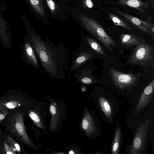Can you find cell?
Masks as SVG:
<instances>
[{
	"instance_id": "cell-1",
	"label": "cell",
	"mask_w": 154,
	"mask_h": 154,
	"mask_svg": "<svg viewBox=\"0 0 154 154\" xmlns=\"http://www.w3.org/2000/svg\"><path fill=\"white\" fill-rule=\"evenodd\" d=\"M29 39L39 61L48 77L53 81L64 79L69 69L72 52L63 44L56 46L48 37L45 41L35 32L31 33Z\"/></svg>"
},
{
	"instance_id": "cell-2",
	"label": "cell",
	"mask_w": 154,
	"mask_h": 154,
	"mask_svg": "<svg viewBox=\"0 0 154 154\" xmlns=\"http://www.w3.org/2000/svg\"><path fill=\"white\" fill-rule=\"evenodd\" d=\"M99 114L106 125L112 123L119 112L120 104L113 95L92 93L90 96Z\"/></svg>"
},
{
	"instance_id": "cell-3",
	"label": "cell",
	"mask_w": 154,
	"mask_h": 154,
	"mask_svg": "<svg viewBox=\"0 0 154 154\" xmlns=\"http://www.w3.org/2000/svg\"><path fill=\"white\" fill-rule=\"evenodd\" d=\"M152 125L149 119L141 121L133 132L130 145L126 147L127 154H146L152 136Z\"/></svg>"
},
{
	"instance_id": "cell-4",
	"label": "cell",
	"mask_w": 154,
	"mask_h": 154,
	"mask_svg": "<svg viewBox=\"0 0 154 154\" xmlns=\"http://www.w3.org/2000/svg\"><path fill=\"white\" fill-rule=\"evenodd\" d=\"M80 20L85 29L99 40L110 51L115 48L116 43L102 26L94 19L82 15Z\"/></svg>"
},
{
	"instance_id": "cell-5",
	"label": "cell",
	"mask_w": 154,
	"mask_h": 154,
	"mask_svg": "<svg viewBox=\"0 0 154 154\" xmlns=\"http://www.w3.org/2000/svg\"><path fill=\"white\" fill-rule=\"evenodd\" d=\"M81 126L88 138L94 139L101 134L102 125L99 116L87 105L84 110Z\"/></svg>"
},
{
	"instance_id": "cell-6",
	"label": "cell",
	"mask_w": 154,
	"mask_h": 154,
	"mask_svg": "<svg viewBox=\"0 0 154 154\" xmlns=\"http://www.w3.org/2000/svg\"><path fill=\"white\" fill-rule=\"evenodd\" d=\"M48 97L51 115L49 130L54 133L59 131L63 126V122L66 118L67 107L63 101Z\"/></svg>"
},
{
	"instance_id": "cell-7",
	"label": "cell",
	"mask_w": 154,
	"mask_h": 154,
	"mask_svg": "<svg viewBox=\"0 0 154 154\" xmlns=\"http://www.w3.org/2000/svg\"><path fill=\"white\" fill-rule=\"evenodd\" d=\"M154 94V80L151 81L145 88L138 100L136 103L132 105V107L130 113L127 114L132 118H135L139 116L140 113L143 111L150 103L152 99Z\"/></svg>"
},
{
	"instance_id": "cell-8",
	"label": "cell",
	"mask_w": 154,
	"mask_h": 154,
	"mask_svg": "<svg viewBox=\"0 0 154 154\" xmlns=\"http://www.w3.org/2000/svg\"><path fill=\"white\" fill-rule=\"evenodd\" d=\"M72 58L67 77L69 82L72 72L83 64L89 61L93 57V55L85 46L80 44L75 51L72 52Z\"/></svg>"
},
{
	"instance_id": "cell-9",
	"label": "cell",
	"mask_w": 154,
	"mask_h": 154,
	"mask_svg": "<svg viewBox=\"0 0 154 154\" xmlns=\"http://www.w3.org/2000/svg\"><path fill=\"white\" fill-rule=\"evenodd\" d=\"M109 72L115 86L122 91L128 90L135 85L138 80V78L132 73H123L114 69H110Z\"/></svg>"
},
{
	"instance_id": "cell-10",
	"label": "cell",
	"mask_w": 154,
	"mask_h": 154,
	"mask_svg": "<svg viewBox=\"0 0 154 154\" xmlns=\"http://www.w3.org/2000/svg\"><path fill=\"white\" fill-rule=\"evenodd\" d=\"M153 56V51L151 47L145 43L137 45L129 60L132 64L143 65L151 60Z\"/></svg>"
},
{
	"instance_id": "cell-11",
	"label": "cell",
	"mask_w": 154,
	"mask_h": 154,
	"mask_svg": "<svg viewBox=\"0 0 154 154\" xmlns=\"http://www.w3.org/2000/svg\"><path fill=\"white\" fill-rule=\"evenodd\" d=\"M117 12L126 20L140 30L152 36L154 33V25L151 21L143 20L133 15L117 10Z\"/></svg>"
},
{
	"instance_id": "cell-12",
	"label": "cell",
	"mask_w": 154,
	"mask_h": 154,
	"mask_svg": "<svg viewBox=\"0 0 154 154\" xmlns=\"http://www.w3.org/2000/svg\"><path fill=\"white\" fill-rule=\"evenodd\" d=\"M83 64L75 70L74 76L82 85H88L96 82L92 75V70L87 65V62Z\"/></svg>"
},
{
	"instance_id": "cell-13",
	"label": "cell",
	"mask_w": 154,
	"mask_h": 154,
	"mask_svg": "<svg viewBox=\"0 0 154 154\" xmlns=\"http://www.w3.org/2000/svg\"><path fill=\"white\" fill-rule=\"evenodd\" d=\"M118 3L135 9L141 13L145 14L147 20L151 21L149 6L147 2L141 0H118Z\"/></svg>"
},
{
	"instance_id": "cell-14",
	"label": "cell",
	"mask_w": 154,
	"mask_h": 154,
	"mask_svg": "<svg viewBox=\"0 0 154 154\" xmlns=\"http://www.w3.org/2000/svg\"><path fill=\"white\" fill-rule=\"evenodd\" d=\"M14 128L17 134L21 137L24 142L30 146H33L32 141L26 131L23 120V116L21 114H17L15 117Z\"/></svg>"
},
{
	"instance_id": "cell-15",
	"label": "cell",
	"mask_w": 154,
	"mask_h": 154,
	"mask_svg": "<svg viewBox=\"0 0 154 154\" xmlns=\"http://www.w3.org/2000/svg\"><path fill=\"white\" fill-rule=\"evenodd\" d=\"M114 136L111 146L112 154H119L124 137L120 123L117 119L116 122Z\"/></svg>"
},
{
	"instance_id": "cell-16",
	"label": "cell",
	"mask_w": 154,
	"mask_h": 154,
	"mask_svg": "<svg viewBox=\"0 0 154 154\" xmlns=\"http://www.w3.org/2000/svg\"><path fill=\"white\" fill-rule=\"evenodd\" d=\"M119 39L121 45L125 47L138 45L146 43L144 39L132 33H122L120 35Z\"/></svg>"
},
{
	"instance_id": "cell-17",
	"label": "cell",
	"mask_w": 154,
	"mask_h": 154,
	"mask_svg": "<svg viewBox=\"0 0 154 154\" xmlns=\"http://www.w3.org/2000/svg\"><path fill=\"white\" fill-rule=\"evenodd\" d=\"M42 106L38 105L35 108L30 110L29 116L34 123L37 127L42 129L46 128L45 120V112L43 111Z\"/></svg>"
},
{
	"instance_id": "cell-18",
	"label": "cell",
	"mask_w": 154,
	"mask_h": 154,
	"mask_svg": "<svg viewBox=\"0 0 154 154\" xmlns=\"http://www.w3.org/2000/svg\"><path fill=\"white\" fill-rule=\"evenodd\" d=\"M25 49L28 62L36 69L40 73H43V71L40 66L38 57L30 43L28 41L26 42L25 45Z\"/></svg>"
},
{
	"instance_id": "cell-19",
	"label": "cell",
	"mask_w": 154,
	"mask_h": 154,
	"mask_svg": "<svg viewBox=\"0 0 154 154\" xmlns=\"http://www.w3.org/2000/svg\"><path fill=\"white\" fill-rule=\"evenodd\" d=\"M81 44L88 45L95 52L103 55L106 54L101 46L95 40L88 36L82 33Z\"/></svg>"
},
{
	"instance_id": "cell-20",
	"label": "cell",
	"mask_w": 154,
	"mask_h": 154,
	"mask_svg": "<svg viewBox=\"0 0 154 154\" xmlns=\"http://www.w3.org/2000/svg\"><path fill=\"white\" fill-rule=\"evenodd\" d=\"M109 18L116 26H119L127 30H132L134 27L128 23L125 19L111 13H108Z\"/></svg>"
},
{
	"instance_id": "cell-21",
	"label": "cell",
	"mask_w": 154,
	"mask_h": 154,
	"mask_svg": "<svg viewBox=\"0 0 154 154\" xmlns=\"http://www.w3.org/2000/svg\"><path fill=\"white\" fill-rule=\"evenodd\" d=\"M35 10L42 16H44V11L41 0H29Z\"/></svg>"
},
{
	"instance_id": "cell-22",
	"label": "cell",
	"mask_w": 154,
	"mask_h": 154,
	"mask_svg": "<svg viewBox=\"0 0 154 154\" xmlns=\"http://www.w3.org/2000/svg\"><path fill=\"white\" fill-rule=\"evenodd\" d=\"M8 137V141L13 150L15 152L17 151L18 153L20 152V149L19 145L16 143L10 136Z\"/></svg>"
},
{
	"instance_id": "cell-23",
	"label": "cell",
	"mask_w": 154,
	"mask_h": 154,
	"mask_svg": "<svg viewBox=\"0 0 154 154\" xmlns=\"http://www.w3.org/2000/svg\"><path fill=\"white\" fill-rule=\"evenodd\" d=\"M46 1L51 12L54 13L56 8L54 2L52 0H46Z\"/></svg>"
},
{
	"instance_id": "cell-24",
	"label": "cell",
	"mask_w": 154,
	"mask_h": 154,
	"mask_svg": "<svg viewBox=\"0 0 154 154\" xmlns=\"http://www.w3.org/2000/svg\"><path fill=\"white\" fill-rule=\"evenodd\" d=\"M83 5L85 8H91L94 6L93 3L91 0H83Z\"/></svg>"
},
{
	"instance_id": "cell-25",
	"label": "cell",
	"mask_w": 154,
	"mask_h": 154,
	"mask_svg": "<svg viewBox=\"0 0 154 154\" xmlns=\"http://www.w3.org/2000/svg\"><path fill=\"white\" fill-rule=\"evenodd\" d=\"M4 146L6 153L7 154H13L16 153L13 150L11 147L6 143H4Z\"/></svg>"
},
{
	"instance_id": "cell-26",
	"label": "cell",
	"mask_w": 154,
	"mask_h": 154,
	"mask_svg": "<svg viewBox=\"0 0 154 154\" xmlns=\"http://www.w3.org/2000/svg\"><path fill=\"white\" fill-rule=\"evenodd\" d=\"M17 106V103L15 102H10L6 104V106L10 109H13Z\"/></svg>"
},
{
	"instance_id": "cell-27",
	"label": "cell",
	"mask_w": 154,
	"mask_h": 154,
	"mask_svg": "<svg viewBox=\"0 0 154 154\" xmlns=\"http://www.w3.org/2000/svg\"><path fill=\"white\" fill-rule=\"evenodd\" d=\"M5 117V115L2 114H0V121L2 120Z\"/></svg>"
},
{
	"instance_id": "cell-28",
	"label": "cell",
	"mask_w": 154,
	"mask_h": 154,
	"mask_svg": "<svg viewBox=\"0 0 154 154\" xmlns=\"http://www.w3.org/2000/svg\"><path fill=\"white\" fill-rule=\"evenodd\" d=\"M150 2L152 8L154 7V0H150Z\"/></svg>"
}]
</instances>
